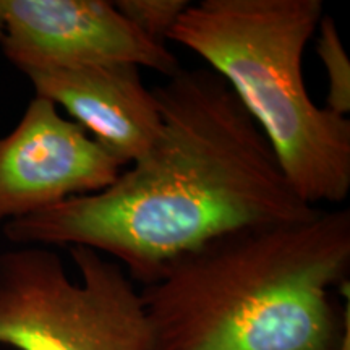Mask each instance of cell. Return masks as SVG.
Segmentation results:
<instances>
[{"mask_svg": "<svg viewBox=\"0 0 350 350\" xmlns=\"http://www.w3.org/2000/svg\"><path fill=\"white\" fill-rule=\"evenodd\" d=\"M25 75L34 96L64 109L122 167L142 159L163 126L154 91L148 90L135 65L34 70Z\"/></svg>", "mask_w": 350, "mask_h": 350, "instance_id": "7", "label": "cell"}, {"mask_svg": "<svg viewBox=\"0 0 350 350\" xmlns=\"http://www.w3.org/2000/svg\"><path fill=\"white\" fill-rule=\"evenodd\" d=\"M156 142L98 193L75 196L2 227L20 247H86L133 282L211 240L313 216L232 90L211 68H178L154 88Z\"/></svg>", "mask_w": 350, "mask_h": 350, "instance_id": "1", "label": "cell"}, {"mask_svg": "<svg viewBox=\"0 0 350 350\" xmlns=\"http://www.w3.org/2000/svg\"><path fill=\"white\" fill-rule=\"evenodd\" d=\"M0 39H2V20H0Z\"/></svg>", "mask_w": 350, "mask_h": 350, "instance_id": "11", "label": "cell"}, {"mask_svg": "<svg viewBox=\"0 0 350 350\" xmlns=\"http://www.w3.org/2000/svg\"><path fill=\"white\" fill-rule=\"evenodd\" d=\"M338 350H350V323L347 325V327H345L344 338L340 340V345Z\"/></svg>", "mask_w": 350, "mask_h": 350, "instance_id": "10", "label": "cell"}, {"mask_svg": "<svg viewBox=\"0 0 350 350\" xmlns=\"http://www.w3.org/2000/svg\"><path fill=\"white\" fill-rule=\"evenodd\" d=\"M323 15L321 0H201L169 38L226 81L313 208L350 191V120L313 103L301 70Z\"/></svg>", "mask_w": 350, "mask_h": 350, "instance_id": "3", "label": "cell"}, {"mask_svg": "<svg viewBox=\"0 0 350 350\" xmlns=\"http://www.w3.org/2000/svg\"><path fill=\"white\" fill-rule=\"evenodd\" d=\"M80 281L46 247L0 252V345L16 350H150L139 292L117 261L70 247Z\"/></svg>", "mask_w": 350, "mask_h": 350, "instance_id": "4", "label": "cell"}, {"mask_svg": "<svg viewBox=\"0 0 350 350\" xmlns=\"http://www.w3.org/2000/svg\"><path fill=\"white\" fill-rule=\"evenodd\" d=\"M113 5L144 38L165 46L174 26L180 20L190 2L187 0H117Z\"/></svg>", "mask_w": 350, "mask_h": 350, "instance_id": "9", "label": "cell"}, {"mask_svg": "<svg viewBox=\"0 0 350 350\" xmlns=\"http://www.w3.org/2000/svg\"><path fill=\"white\" fill-rule=\"evenodd\" d=\"M317 33V54L321 59L327 78L325 107L336 116L347 117L350 112V62L336 21L323 15Z\"/></svg>", "mask_w": 350, "mask_h": 350, "instance_id": "8", "label": "cell"}, {"mask_svg": "<svg viewBox=\"0 0 350 350\" xmlns=\"http://www.w3.org/2000/svg\"><path fill=\"white\" fill-rule=\"evenodd\" d=\"M122 165L51 100L34 98L0 137V229L75 196L98 193Z\"/></svg>", "mask_w": 350, "mask_h": 350, "instance_id": "6", "label": "cell"}, {"mask_svg": "<svg viewBox=\"0 0 350 350\" xmlns=\"http://www.w3.org/2000/svg\"><path fill=\"white\" fill-rule=\"evenodd\" d=\"M3 55L21 73L129 64L172 77L180 65L107 0H0Z\"/></svg>", "mask_w": 350, "mask_h": 350, "instance_id": "5", "label": "cell"}, {"mask_svg": "<svg viewBox=\"0 0 350 350\" xmlns=\"http://www.w3.org/2000/svg\"><path fill=\"white\" fill-rule=\"evenodd\" d=\"M349 273V209L222 235L139 291L150 350H338Z\"/></svg>", "mask_w": 350, "mask_h": 350, "instance_id": "2", "label": "cell"}]
</instances>
